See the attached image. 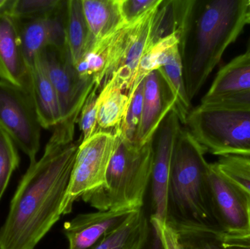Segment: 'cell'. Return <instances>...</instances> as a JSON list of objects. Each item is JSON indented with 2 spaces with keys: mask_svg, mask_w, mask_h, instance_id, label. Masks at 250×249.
Instances as JSON below:
<instances>
[{
  "mask_svg": "<svg viewBox=\"0 0 250 249\" xmlns=\"http://www.w3.org/2000/svg\"><path fill=\"white\" fill-rule=\"evenodd\" d=\"M73 123L53 129L39 160L29 165L0 228V249H35L61 217L80 141Z\"/></svg>",
  "mask_w": 250,
  "mask_h": 249,
  "instance_id": "1",
  "label": "cell"
},
{
  "mask_svg": "<svg viewBox=\"0 0 250 249\" xmlns=\"http://www.w3.org/2000/svg\"><path fill=\"white\" fill-rule=\"evenodd\" d=\"M248 8L249 0H194L181 43L191 101L246 26Z\"/></svg>",
  "mask_w": 250,
  "mask_h": 249,
  "instance_id": "2",
  "label": "cell"
},
{
  "mask_svg": "<svg viewBox=\"0 0 250 249\" xmlns=\"http://www.w3.org/2000/svg\"><path fill=\"white\" fill-rule=\"evenodd\" d=\"M206 151L188 129L181 128L172 156L166 222L176 230L222 232L211 208Z\"/></svg>",
  "mask_w": 250,
  "mask_h": 249,
  "instance_id": "3",
  "label": "cell"
},
{
  "mask_svg": "<svg viewBox=\"0 0 250 249\" xmlns=\"http://www.w3.org/2000/svg\"><path fill=\"white\" fill-rule=\"evenodd\" d=\"M117 135L118 143L108 166L105 184L82 197L98 211L141 209L151 181L154 139L138 146Z\"/></svg>",
  "mask_w": 250,
  "mask_h": 249,
  "instance_id": "4",
  "label": "cell"
},
{
  "mask_svg": "<svg viewBox=\"0 0 250 249\" xmlns=\"http://www.w3.org/2000/svg\"><path fill=\"white\" fill-rule=\"evenodd\" d=\"M206 152L217 156H250V111L199 105L185 122Z\"/></svg>",
  "mask_w": 250,
  "mask_h": 249,
  "instance_id": "5",
  "label": "cell"
},
{
  "mask_svg": "<svg viewBox=\"0 0 250 249\" xmlns=\"http://www.w3.org/2000/svg\"><path fill=\"white\" fill-rule=\"evenodd\" d=\"M115 132L98 130L93 136L80 142L60 213H71L75 202L84 194L105 184L107 171L117 149Z\"/></svg>",
  "mask_w": 250,
  "mask_h": 249,
  "instance_id": "6",
  "label": "cell"
},
{
  "mask_svg": "<svg viewBox=\"0 0 250 249\" xmlns=\"http://www.w3.org/2000/svg\"><path fill=\"white\" fill-rule=\"evenodd\" d=\"M0 127L29 159L37 161L41 127L32 95L24 89L0 80Z\"/></svg>",
  "mask_w": 250,
  "mask_h": 249,
  "instance_id": "7",
  "label": "cell"
},
{
  "mask_svg": "<svg viewBox=\"0 0 250 249\" xmlns=\"http://www.w3.org/2000/svg\"><path fill=\"white\" fill-rule=\"evenodd\" d=\"M43 66L58 96L62 122L78 123L86 98L95 86L93 78H83L72 62L67 47H48L39 53Z\"/></svg>",
  "mask_w": 250,
  "mask_h": 249,
  "instance_id": "8",
  "label": "cell"
},
{
  "mask_svg": "<svg viewBox=\"0 0 250 249\" xmlns=\"http://www.w3.org/2000/svg\"><path fill=\"white\" fill-rule=\"evenodd\" d=\"M211 208L223 233L250 235V197L225 178L210 164L208 173Z\"/></svg>",
  "mask_w": 250,
  "mask_h": 249,
  "instance_id": "9",
  "label": "cell"
},
{
  "mask_svg": "<svg viewBox=\"0 0 250 249\" xmlns=\"http://www.w3.org/2000/svg\"><path fill=\"white\" fill-rule=\"evenodd\" d=\"M182 127L179 116L173 110L160 124L154 137L149 218L161 224L167 222V187L170 165L175 143Z\"/></svg>",
  "mask_w": 250,
  "mask_h": 249,
  "instance_id": "10",
  "label": "cell"
},
{
  "mask_svg": "<svg viewBox=\"0 0 250 249\" xmlns=\"http://www.w3.org/2000/svg\"><path fill=\"white\" fill-rule=\"evenodd\" d=\"M137 210L98 211L77 215L64 225L63 232L68 241L69 249H93L106 235L120 228Z\"/></svg>",
  "mask_w": 250,
  "mask_h": 249,
  "instance_id": "11",
  "label": "cell"
},
{
  "mask_svg": "<svg viewBox=\"0 0 250 249\" xmlns=\"http://www.w3.org/2000/svg\"><path fill=\"white\" fill-rule=\"evenodd\" d=\"M66 2L52 14L32 20H17L21 45L32 67L37 56L48 47L64 49L66 43Z\"/></svg>",
  "mask_w": 250,
  "mask_h": 249,
  "instance_id": "12",
  "label": "cell"
},
{
  "mask_svg": "<svg viewBox=\"0 0 250 249\" xmlns=\"http://www.w3.org/2000/svg\"><path fill=\"white\" fill-rule=\"evenodd\" d=\"M0 80L32 95V73L21 45L17 20L4 10L0 13Z\"/></svg>",
  "mask_w": 250,
  "mask_h": 249,
  "instance_id": "13",
  "label": "cell"
},
{
  "mask_svg": "<svg viewBox=\"0 0 250 249\" xmlns=\"http://www.w3.org/2000/svg\"><path fill=\"white\" fill-rule=\"evenodd\" d=\"M174 107L171 92L160 72L149 73L144 78L142 116L136 145L143 146L152 140L160 124Z\"/></svg>",
  "mask_w": 250,
  "mask_h": 249,
  "instance_id": "14",
  "label": "cell"
},
{
  "mask_svg": "<svg viewBox=\"0 0 250 249\" xmlns=\"http://www.w3.org/2000/svg\"><path fill=\"white\" fill-rule=\"evenodd\" d=\"M31 73L32 97L41 127L53 130L62 121L57 92L38 57L31 67Z\"/></svg>",
  "mask_w": 250,
  "mask_h": 249,
  "instance_id": "15",
  "label": "cell"
},
{
  "mask_svg": "<svg viewBox=\"0 0 250 249\" xmlns=\"http://www.w3.org/2000/svg\"><path fill=\"white\" fill-rule=\"evenodd\" d=\"M250 91V58L243 54L232 59L217 73L201 102Z\"/></svg>",
  "mask_w": 250,
  "mask_h": 249,
  "instance_id": "16",
  "label": "cell"
},
{
  "mask_svg": "<svg viewBox=\"0 0 250 249\" xmlns=\"http://www.w3.org/2000/svg\"><path fill=\"white\" fill-rule=\"evenodd\" d=\"M82 4L93 43L109 36L125 23L120 0H82Z\"/></svg>",
  "mask_w": 250,
  "mask_h": 249,
  "instance_id": "17",
  "label": "cell"
},
{
  "mask_svg": "<svg viewBox=\"0 0 250 249\" xmlns=\"http://www.w3.org/2000/svg\"><path fill=\"white\" fill-rule=\"evenodd\" d=\"M130 99L114 80L110 79L98 92V126L101 130L115 132L124 120Z\"/></svg>",
  "mask_w": 250,
  "mask_h": 249,
  "instance_id": "18",
  "label": "cell"
},
{
  "mask_svg": "<svg viewBox=\"0 0 250 249\" xmlns=\"http://www.w3.org/2000/svg\"><path fill=\"white\" fill-rule=\"evenodd\" d=\"M65 32L67 49L76 67L93 44L82 0H68L66 2Z\"/></svg>",
  "mask_w": 250,
  "mask_h": 249,
  "instance_id": "19",
  "label": "cell"
},
{
  "mask_svg": "<svg viewBox=\"0 0 250 249\" xmlns=\"http://www.w3.org/2000/svg\"><path fill=\"white\" fill-rule=\"evenodd\" d=\"M149 218L144 207L138 209L120 228L92 249H141L146 239Z\"/></svg>",
  "mask_w": 250,
  "mask_h": 249,
  "instance_id": "20",
  "label": "cell"
},
{
  "mask_svg": "<svg viewBox=\"0 0 250 249\" xmlns=\"http://www.w3.org/2000/svg\"><path fill=\"white\" fill-rule=\"evenodd\" d=\"M158 71L167 83L174 99L173 111L177 114L181 123L185 124L192 108L185 86L181 46L176 47L172 51L166 65L159 69Z\"/></svg>",
  "mask_w": 250,
  "mask_h": 249,
  "instance_id": "21",
  "label": "cell"
},
{
  "mask_svg": "<svg viewBox=\"0 0 250 249\" xmlns=\"http://www.w3.org/2000/svg\"><path fill=\"white\" fill-rule=\"evenodd\" d=\"M64 3L62 0H8L4 11L17 20H32L55 13Z\"/></svg>",
  "mask_w": 250,
  "mask_h": 249,
  "instance_id": "22",
  "label": "cell"
},
{
  "mask_svg": "<svg viewBox=\"0 0 250 249\" xmlns=\"http://www.w3.org/2000/svg\"><path fill=\"white\" fill-rule=\"evenodd\" d=\"M213 164L225 178L250 197V156H221Z\"/></svg>",
  "mask_w": 250,
  "mask_h": 249,
  "instance_id": "23",
  "label": "cell"
},
{
  "mask_svg": "<svg viewBox=\"0 0 250 249\" xmlns=\"http://www.w3.org/2000/svg\"><path fill=\"white\" fill-rule=\"evenodd\" d=\"M144 94V80L140 83L134 92L124 120L120 128L115 131L120 137L135 145L142 116Z\"/></svg>",
  "mask_w": 250,
  "mask_h": 249,
  "instance_id": "24",
  "label": "cell"
},
{
  "mask_svg": "<svg viewBox=\"0 0 250 249\" xmlns=\"http://www.w3.org/2000/svg\"><path fill=\"white\" fill-rule=\"evenodd\" d=\"M19 164L20 156L17 146L0 127V200Z\"/></svg>",
  "mask_w": 250,
  "mask_h": 249,
  "instance_id": "25",
  "label": "cell"
},
{
  "mask_svg": "<svg viewBox=\"0 0 250 249\" xmlns=\"http://www.w3.org/2000/svg\"><path fill=\"white\" fill-rule=\"evenodd\" d=\"M184 249H226L223 232L208 230H176Z\"/></svg>",
  "mask_w": 250,
  "mask_h": 249,
  "instance_id": "26",
  "label": "cell"
},
{
  "mask_svg": "<svg viewBox=\"0 0 250 249\" xmlns=\"http://www.w3.org/2000/svg\"><path fill=\"white\" fill-rule=\"evenodd\" d=\"M99 86L95 85L85 101L84 105L81 111L79 118V127L82 131V139L80 142L84 141L93 136L98 130V108H97V99H98Z\"/></svg>",
  "mask_w": 250,
  "mask_h": 249,
  "instance_id": "27",
  "label": "cell"
},
{
  "mask_svg": "<svg viewBox=\"0 0 250 249\" xmlns=\"http://www.w3.org/2000/svg\"><path fill=\"white\" fill-rule=\"evenodd\" d=\"M161 0H120V7L125 23H129L144 16Z\"/></svg>",
  "mask_w": 250,
  "mask_h": 249,
  "instance_id": "28",
  "label": "cell"
},
{
  "mask_svg": "<svg viewBox=\"0 0 250 249\" xmlns=\"http://www.w3.org/2000/svg\"><path fill=\"white\" fill-rule=\"evenodd\" d=\"M200 105L213 108H236L250 111V91L233 96L201 102Z\"/></svg>",
  "mask_w": 250,
  "mask_h": 249,
  "instance_id": "29",
  "label": "cell"
},
{
  "mask_svg": "<svg viewBox=\"0 0 250 249\" xmlns=\"http://www.w3.org/2000/svg\"><path fill=\"white\" fill-rule=\"evenodd\" d=\"M149 219L153 221L160 229V237L165 249H184L179 241V234L174 228H172L167 222L161 224L151 218Z\"/></svg>",
  "mask_w": 250,
  "mask_h": 249,
  "instance_id": "30",
  "label": "cell"
},
{
  "mask_svg": "<svg viewBox=\"0 0 250 249\" xmlns=\"http://www.w3.org/2000/svg\"><path fill=\"white\" fill-rule=\"evenodd\" d=\"M141 249H165L160 237V229L150 219L146 239Z\"/></svg>",
  "mask_w": 250,
  "mask_h": 249,
  "instance_id": "31",
  "label": "cell"
},
{
  "mask_svg": "<svg viewBox=\"0 0 250 249\" xmlns=\"http://www.w3.org/2000/svg\"><path fill=\"white\" fill-rule=\"evenodd\" d=\"M223 245L226 249H250V235H230L223 234Z\"/></svg>",
  "mask_w": 250,
  "mask_h": 249,
  "instance_id": "32",
  "label": "cell"
},
{
  "mask_svg": "<svg viewBox=\"0 0 250 249\" xmlns=\"http://www.w3.org/2000/svg\"><path fill=\"white\" fill-rule=\"evenodd\" d=\"M7 3H8V0H0V13L4 11Z\"/></svg>",
  "mask_w": 250,
  "mask_h": 249,
  "instance_id": "33",
  "label": "cell"
},
{
  "mask_svg": "<svg viewBox=\"0 0 250 249\" xmlns=\"http://www.w3.org/2000/svg\"><path fill=\"white\" fill-rule=\"evenodd\" d=\"M243 55L247 58H250V38L249 40H248L246 51H245V54H243Z\"/></svg>",
  "mask_w": 250,
  "mask_h": 249,
  "instance_id": "34",
  "label": "cell"
},
{
  "mask_svg": "<svg viewBox=\"0 0 250 249\" xmlns=\"http://www.w3.org/2000/svg\"><path fill=\"white\" fill-rule=\"evenodd\" d=\"M246 21L247 24H250V0H249V8L247 13Z\"/></svg>",
  "mask_w": 250,
  "mask_h": 249,
  "instance_id": "35",
  "label": "cell"
}]
</instances>
